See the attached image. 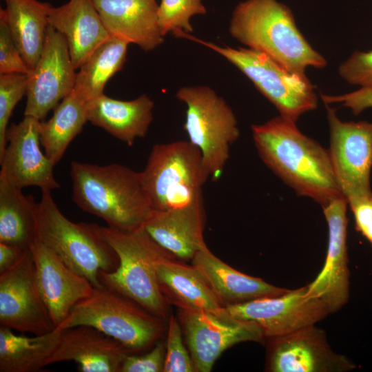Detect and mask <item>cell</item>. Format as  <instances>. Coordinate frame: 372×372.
<instances>
[{
  "label": "cell",
  "instance_id": "1",
  "mask_svg": "<svg viewBox=\"0 0 372 372\" xmlns=\"http://www.w3.org/2000/svg\"><path fill=\"white\" fill-rule=\"evenodd\" d=\"M251 131L261 160L298 196L321 207L344 196L329 150L303 134L295 122L279 115L251 125Z\"/></svg>",
  "mask_w": 372,
  "mask_h": 372
},
{
  "label": "cell",
  "instance_id": "2",
  "mask_svg": "<svg viewBox=\"0 0 372 372\" xmlns=\"http://www.w3.org/2000/svg\"><path fill=\"white\" fill-rule=\"evenodd\" d=\"M70 176L74 202L110 227L135 231L143 227L154 211L141 172L117 163L101 166L72 161Z\"/></svg>",
  "mask_w": 372,
  "mask_h": 372
},
{
  "label": "cell",
  "instance_id": "3",
  "mask_svg": "<svg viewBox=\"0 0 372 372\" xmlns=\"http://www.w3.org/2000/svg\"><path fill=\"white\" fill-rule=\"evenodd\" d=\"M231 36L287 70L304 75L308 67L323 68L325 58L298 29L291 9L277 0H245L234 8Z\"/></svg>",
  "mask_w": 372,
  "mask_h": 372
},
{
  "label": "cell",
  "instance_id": "4",
  "mask_svg": "<svg viewBox=\"0 0 372 372\" xmlns=\"http://www.w3.org/2000/svg\"><path fill=\"white\" fill-rule=\"evenodd\" d=\"M36 211V238L70 269L101 288L99 271L112 272L118 266L114 249L94 223H76L67 218L55 203L51 190L41 189Z\"/></svg>",
  "mask_w": 372,
  "mask_h": 372
},
{
  "label": "cell",
  "instance_id": "5",
  "mask_svg": "<svg viewBox=\"0 0 372 372\" xmlns=\"http://www.w3.org/2000/svg\"><path fill=\"white\" fill-rule=\"evenodd\" d=\"M100 230L119 260L114 271H99L101 285L130 299L149 313L168 320L169 302L160 288L154 262L169 252L157 244L143 227L125 231L101 226Z\"/></svg>",
  "mask_w": 372,
  "mask_h": 372
},
{
  "label": "cell",
  "instance_id": "6",
  "mask_svg": "<svg viewBox=\"0 0 372 372\" xmlns=\"http://www.w3.org/2000/svg\"><path fill=\"white\" fill-rule=\"evenodd\" d=\"M80 325L99 329L134 354L149 349L161 339L167 320L103 287H94L56 328L63 330Z\"/></svg>",
  "mask_w": 372,
  "mask_h": 372
},
{
  "label": "cell",
  "instance_id": "7",
  "mask_svg": "<svg viewBox=\"0 0 372 372\" xmlns=\"http://www.w3.org/2000/svg\"><path fill=\"white\" fill-rule=\"evenodd\" d=\"M141 175L154 211L193 203L203 196L202 187L210 178L200 150L189 141L154 145Z\"/></svg>",
  "mask_w": 372,
  "mask_h": 372
},
{
  "label": "cell",
  "instance_id": "8",
  "mask_svg": "<svg viewBox=\"0 0 372 372\" xmlns=\"http://www.w3.org/2000/svg\"><path fill=\"white\" fill-rule=\"evenodd\" d=\"M180 37L197 42L217 52L241 71L278 110L280 115L295 123L315 110L318 97L306 75L292 72L265 54L248 48H234L183 33Z\"/></svg>",
  "mask_w": 372,
  "mask_h": 372
},
{
  "label": "cell",
  "instance_id": "9",
  "mask_svg": "<svg viewBox=\"0 0 372 372\" xmlns=\"http://www.w3.org/2000/svg\"><path fill=\"white\" fill-rule=\"evenodd\" d=\"M176 97L187 106L183 128L189 141L200 150L211 179L219 180L230 147L240 136L233 110L207 85L182 87Z\"/></svg>",
  "mask_w": 372,
  "mask_h": 372
},
{
  "label": "cell",
  "instance_id": "10",
  "mask_svg": "<svg viewBox=\"0 0 372 372\" xmlns=\"http://www.w3.org/2000/svg\"><path fill=\"white\" fill-rule=\"evenodd\" d=\"M329 150L337 182L347 200L372 194V122H344L327 105Z\"/></svg>",
  "mask_w": 372,
  "mask_h": 372
},
{
  "label": "cell",
  "instance_id": "11",
  "mask_svg": "<svg viewBox=\"0 0 372 372\" xmlns=\"http://www.w3.org/2000/svg\"><path fill=\"white\" fill-rule=\"evenodd\" d=\"M225 308L234 318L257 324L267 338L315 325L329 314L324 302L309 293L307 285L276 296L227 304Z\"/></svg>",
  "mask_w": 372,
  "mask_h": 372
},
{
  "label": "cell",
  "instance_id": "12",
  "mask_svg": "<svg viewBox=\"0 0 372 372\" xmlns=\"http://www.w3.org/2000/svg\"><path fill=\"white\" fill-rule=\"evenodd\" d=\"M177 318L198 372L211 371L221 353L233 345L265 338L261 328L251 321L227 320L209 312L183 309H178Z\"/></svg>",
  "mask_w": 372,
  "mask_h": 372
},
{
  "label": "cell",
  "instance_id": "13",
  "mask_svg": "<svg viewBox=\"0 0 372 372\" xmlns=\"http://www.w3.org/2000/svg\"><path fill=\"white\" fill-rule=\"evenodd\" d=\"M0 326L33 335L56 328L37 285L30 248L0 274Z\"/></svg>",
  "mask_w": 372,
  "mask_h": 372
},
{
  "label": "cell",
  "instance_id": "14",
  "mask_svg": "<svg viewBox=\"0 0 372 372\" xmlns=\"http://www.w3.org/2000/svg\"><path fill=\"white\" fill-rule=\"evenodd\" d=\"M75 70L66 39L49 25L41 56L28 74L24 116L43 120L73 91Z\"/></svg>",
  "mask_w": 372,
  "mask_h": 372
},
{
  "label": "cell",
  "instance_id": "15",
  "mask_svg": "<svg viewBox=\"0 0 372 372\" xmlns=\"http://www.w3.org/2000/svg\"><path fill=\"white\" fill-rule=\"evenodd\" d=\"M268 340V371L346 372L356 368L348 358L333 351L324 330L315 325Z\"/></svg>",
  "mask_w": 372,
  "mask_h": 372
},
{
  "label": "cell",
  "instance_id": "16",
  "mask_svg": "<svg viewBox=\"0 0 372 372\" xmlns=\"http://www.w3.org/2000/svg\"><path fill=\"white\" fill-rule=\"evenodd\" d=\"M41 121L24 116L7 130L6 147L0 156V174L21 189L30 186L50 190L60 187L54 176V163L40 149Z\"/></svg>",
  "mask_w": 372,
  "mask_h": 372
},
{
  "label": "cell",
  "instance_id": "17",
  "mask_svg": "<svg viewBox=\"0 0 372 372\" xmlns=\"http://www.w3.org/2000/svg\"><path fill=\"white\" fill-rule=\"evenodd\" d=\"M347 205L342 196L322 207L329 229L327 257L320 273L307 285L309 293L321 299L329 313L340 310L349 298Z\"/></svg>",
  "mask_w": 372,
  "mask_h": 372
},
{
  "label": "cell",
  "instance_id": "18",
  "mask_svg": "<svg viewBox=\"0 0 372 372\" xmlns=\"http://www.w3.org/2000/svg\"><path fill=\"white\" fill-rule=\"evenodd\" d=\"M37 285L55 327L73 307L90 295L94 287L85 277L61 262L37 238L30 247Z\"/></svg>",
  "mask_w": 372,
  "mask_h": 372
},
{
  "label": "cell",
  "instance_id": "19",
  "mask_svg": "<svg viewBox=\"0 0 372 372\" xmlns=\"http://www.w3.org/2000/svg\"><path fill=\"white\" fill-rule=\"evenodd\" d=\"M167 253L156 259L154 267L160 288L168 302L178 309L203 311L223 319H231L225 304L195 265L174 260Z\"/></svg>",
  "mask_w": 372,
  "mask_h": 372
},
{
  "label": "cell",
  "instance_id": "20",
  "mask_svg": "<svg viewBox=\"0 0 372 372\" xmlns=\"http://www.w3.org/2000/svg\"><path fill=\"white\" fill-rule=\"evenodd\" d=\"M129 353L118 342L99 329L80 325L62 330L48 365L74 361L80 372H120Z\"/></svg>",
  "mask_w": 372,
  "mask_h": 372
},
{
  "label": "cell",
  "instance_id": "21",
  "mask_svg": "<svg viewBox=\"0 0 372 372\" xmlns=\"http://www.w3.org/2000/svg\"><path fill=\"white\" fill-rule=\"evenodd\" d=\"M110 35L151 51L164 41L156 0H92Z\"/></svg>",
  "mask_w": 372,
  "mask_h": 372
},
{
  "label": "cell",
  "instance_id": "22",
  "mask_svg": "<svg viewBox=\"0 0 372 372\" xmlns=\"http://www.w3.org/2000/svg\"><path fill=\"white\" fill-rule=\"evenodd\" d=\"M205 219L202 196L180 207L154 211L143 228L176 258L190 260L206 246L203 238Z\"/></svg>",
  "mask_w": 372,
  "mask_h": 372
},
{
  "label": "cell",
  "instance_id": "23",
  "mask_svg": "<svg viewBox=\"0 0 372 372\" xmlns=\"http://www.w3.org/2000/svg\"><path fill=\"white\" fill-rule=\"evenodd\" d=\"M48 21L66 39L76 70L111 37L92 0H70L61 6H51Z\"/></svg>",
  "mask_w": 372,
  "mask_h": 372
},
{
  "label": "cell",
  "instance_id": "24",
  "mask_svg": "<svg viewBox=\"0 0 372 372\" xmlns=\"http://www.w3.org/2000/svg\"><path fill=\"white\" fill-rule=\"evenodd\" d=\"M154 101L146 94L131 101L104 94L87 103V119L129 146L143 138L153 121Z\"/></svg>",
  "mask_w": 372,
  "mask_h": 372
},
{
  "label": "cell",
  "instance_id": "25",
  "mask_svg": "<svg viewBox=\"0 0 372 372\" xmlns=\"http://www.w3.org/2000/svg\"><path fill=\"white\" fill-rule=\"evenodd\" d=\"M192 262L205 275L225 305L276 296L288 290L237 271L217 258L207 245L196 254Z\"/></svg>",
  "mask_w": 372,
  "mask_h": 372
},
{
  "label": "cell",
  "instance_id": "26",
  "mask_svg": "<svg viewBox=\"0 0 372 372\" xmlns=\"http://www.w3.org/2000/svg\"><path fill=\"white\" fill-rule=\"evenodd\" d=\"M4 1L2 9L12 37L31 72L43 49L52 6L38 0Z\"/></svg>",
  "mask_w": 372,
  "mask_h": 372
},
{
  "label": "cell",
  "instance_id": "27",
  "mask_svg": "<svg viewBox=\"0 0 372 372\" xmlns=\"http://www.w3.org/2000/svg\"><path fill=\"white\" fill-rule=\"evenodd\" d=\"M62 329L32 337L15 334L0 326V372H38L47 365L59 344Z\"/></svg>",
  "mask_w": 372,
  "mask_h": 372
},
{
  "label": "cell",
  "instance_id": "28",
  "mask_svg": "<svg viewBox=\"0 0 372 372\" xmlns=\"http://www.w3.org/2000/svg\"><path fill=\"white\" fill-rule=\"evenodd\" d=\"M37 204L0 174V242L30 247L36 239Z\"/></svg>",
  "mask_w": 372,
  "mask_h": 372
},
{
  "label": "cell",
  "instance_id": "29",
  "mask_svg": "<svg viewBox=\"0 0 372 372\" xmlns=\"http://www.w3.org/2000/svg\"><path fill=\"white\" fill-rule=\"evenodd\" d=\"M127 45L111 37L99 46L79 68L72 92L86 103L103 94L107 82L123 68Z\"/></svg>",
  "mask_w": 372,
  "mask_h": 372
},
{
  "label": "cell",
  "instance_id": "30",
  "mask_svg": "<svg viewBox=\"0 0 372 372\" xmlns=\"http://www.w3.org/2000/svg\"><path fill=\"white\" fill-rule=\"evenodd\" d=\"M87 121V103L72 92L54 109V114L48 121H41V145L54 165Z\"/></svg>",
  "mask_w": 372,
  "mask_h": 372
},
{
  "label": "cell",
  "instance_id": "31",
  "mask_svg": "<svg viewBox=\"0 0 372 372\" xmlns=\"http://www.w3.org/2000/svg\"><path fill=\"white\" fill-rule=\"evenodd\" d=\"M206 12L203 0H161L158 10L161 33L164 37L169 32L176 37L182 32L190 34L191 18Z\"/></svg>",
  "mask_w": 372,
  "mask_h": 372
},
{
  "label": "cell",
  "instance_id": "32",
  "mask_svg": "<svg viewBox=\"0 0 372 372\" xmlns=\"http://www.w3.org/2000/svg\"><path fill=\"white\" fill-rule=\"evenodd\" d=\"M28 74H0V156L6 147L8 122L17 103L27 92Z\"/></svg>",
  "mask_w": 372,
  "mask_h": 372
},
{
  "label": "cell",
  "instance_id": "33",
  "mask_svg": "<svg viewBox=\"0 0 372 372\" xmlns=\"http://www.w3.org/2000/svg\"><path fill=\"white\" fill-rule=\"evenodd\" d=\"M167 338L163 372L196 371L190 353L183 340V331L178 320L170 315L167 323Z\"/></svg>",
  "mask_w": 372,
  "mask_h": 372
},
{
  "label": "cell",
  "instance_id": "34",
  "mask_svg": "<svg viewBox=\"0 0 372 372\" xmlns=\"http://www.w3.org/2000/svg\"><path fill=\"white\" fill-rule=\"evenodd\" d=\"M18 72L29 74L30 70L22 57L0 9V74Z\"/></svg>",
  "mask_w": 372,
  "mask_h": 372
},
{
  "label": "cell",
  "instance_id": "35",
  "mask_svg": "<svg viewBox=\"0 0 372 372\" xmlns=\"http://www.w3.org/2000/svg\"><path fill=\"white\" fill-rule=\"evenodd\" d=\"M338 72L350 84L372 88V50L354 52L340 65Z\"/></svg>",
  "mask_w": 372,
  "mask_h": 372
},
{
  "label": "cell",
  "instance_id": "36",
  "mask_svg": "<svg viewBox=\"0 0 372 372\" xmlns=\"http://www.w3.org/2000/svg\"><path fill=\"white\" fill-rule=\"evenodd\" d=\"M165 353L166 341L159 339L147 353L142 355L127 354L120 372L163 371Z\"/></svg>",
  "mask_w": 372,
  "mask_h": 372
},
{
  "label": "cell",
  "instance_id": "37",
  "mask_svg": "<svg viewBox=\"0 0 372 372\" xmlns=\"http://www.w3.org/2000/svg\"><path fill=\"white\" fill-rule=\"evenodd\" d=\"M357 230L372 245V194L347 200Z\"/></svg>",
  "mask_w": 372,
  "mask_h": 372
},
{
  "label": "cell",
  "instance_id": "38",
  "mask_svg": "<svg viewBox=\"0 0 372 372\" xmlns=\"http://www.w3.org/2000/svg\"><path fill=\"white\" fill-rule=\"evenodd\" d=\"M324 103H342L343 106L350 108L355 115L360 114L366 108L372 107V88L360 89L341 96H327L321 94Z\"/></svg>",
  "mask_w": 372,
  "mask_h": 372
},
{
  "label": "cell",
  "instance_id": "39",
  "mask_svg": "<svg viewBox=\"0 0 372 372\" xmlns=\"http://www.w3.org/2000/svg\"><path fill=\"white\" fill-rule=\"evenodd\" d=\"M25 250L17 246L0 242V274L15 265Z\"/></svg>",
  "mask_w": 372,
  "mask_h": 372
}]
</instances>
